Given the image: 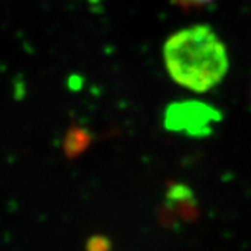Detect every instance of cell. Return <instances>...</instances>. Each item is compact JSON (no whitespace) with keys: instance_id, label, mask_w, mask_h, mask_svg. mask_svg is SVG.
Returning <instances> with one entry per match:
<instances>
[{"instance_id":"6da1fadb","label":"cell","mask_w":251,"mask_h":251,"mask_svg":"<svg viewBox=\"0 0 251 251\" xmlns=\"http://www.w3.org/2000/svg\"><path fill=\"white\" fill-rule=\"evenodd\" d=\"M163 62L173 80L194 92L215 88L229 70L224 42L208 25L183 28L169 36Z\"/></svg>"},{"instance_id":"7a4b0ae2","label":"cell","mask_w":251,"mask_h":251,"mask_svg":"<svg viewBox=\"0 0 251 251\" xmlns=\"http://www.w3.org/2000/svg\"><path fill=\"white\" fill-rule=\"evenodd\" d=\"M215 110L209 109L206 105L190 102L173 105L168 112L166 125L175 130H184L190 133H201L205 131L206 127L215 119Z\"/></svg>"},{"instance_id":"3957f363","label":"cell","mask_w":251,"mask_h":251,"mask_svg":"<svg viewBox=\"0 0 251 251\" xmlns=\"http://www.w3.org/2000/svg\"><path fill=\"white\" fill-rule=\"evenodd\" d=\"M172 1L180 7H183V9H196V7L206 6L215 0H172Z\"/></svg>"},{"instance_id":"277c9868","label":"cell","mask_w":251,"mask_h":251,"mask_svg":"<svg viewBox=\"0 0 251 251\" xmlns=\"http://www.w3.org/2000/svg\"><path fill=\"white\" fill-rule=\"evenodd\" d=\"M108 242L103 237H92L87 244L88 251H108Z\"/></svg>"},{"instance_id":"5b68a950","label":"cell","mask_w":251,"mask_h":251,"mask_svg":"<svg viewBox=\"0 0 251 251\" xmlns=\"http://www.w3.org/2000/svg\"><path fill=\"white\" fill-rule=\"evenodd\" d=\"M90 1H92V3H95V1H98V0H90Z\"/></svg>"}]
</instances>
